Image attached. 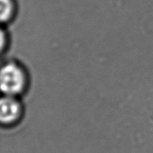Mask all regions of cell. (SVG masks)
I'll return each instance as SVG.
<instances>
[{"instance_id":"cell-1","label":"cell","mask_w":153,"mask_h":153,"mask_svg":"<svg viewBox=\"0 0 153 153\" xmlns=\"http://www.w3.org/2000/svg\"><path fill=\"white\" fill-rule=\"evenodd\" d=\"M1 90L6 96L17 97L27 91L28 76L19 63L11 61L4 64L0 74Z\"/></svg>"},{"instance_id":"cell-2","label":"cell","mask_w":153,"mask_h":153,"mask_svg":"<svg viewBox=\"0 0 153 153\" xmlns=\"http://www.w3.org/2000/svg\"><path fill=\"white\" fill-rule=\"evenodd\" d=\"M23 106L17 97L6 96L0 103V121L6 128L13 127L19 123L23 117Z\"/></svg>"},{"instance_id":"cell-3","label":"cell","mask_w":153,"mask_h":153,"mask_svg":"<svg viewBox=\"0 0 153 153\" xmlns=\"http://www.w3.org/2000/svg\"><path fill=\"white\" fill-rule=\"evenodd\" d=\"M1 15L2 22L7 23L13 20L16 13V4L14 0H1Z\"/></svg>"}]
</instances>
